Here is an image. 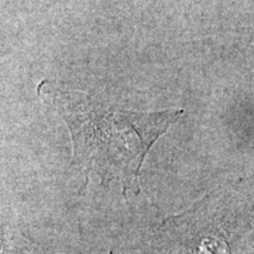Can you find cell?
I'll use <instances>...</instances> for the list:
<instances>
[{
	"instance_id": "cell-1",
	"label": "cell",
	"mask_w": 254,
	"mask_h": 254,
	"mask_svg": "<svg viewBox=\"0 0 254 254\" xmlns=\"http://www.w3.org/2000/svg\"><path fill=\"white\" fill-rule=\"evenodd\" d=\"M38 94L65 120L75 158L103 176L127 183L136 179L151 146L183 114L182 110H126L47 80L40 82Z\"/></svg>"
}]
</instances>
